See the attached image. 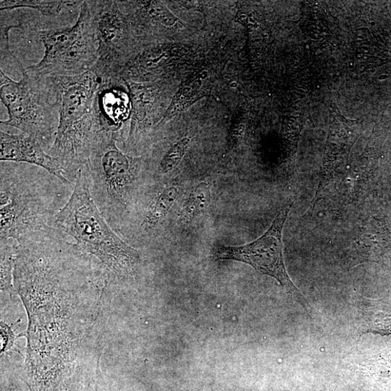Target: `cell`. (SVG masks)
<instances>
[{
  "mask_svg": "<svg viewBox=\"0 0 391 391\" xmlns=\"http://www.w3.org/2000/svg\"><path fill=\"white\" fill-rule=\"evenodd\" d=\"M292 206L290 202L281 206L270 227L256 241L241 246H215L213 256L219 260L245 263L263 275L276 279L311 314V305L290 280L284 263L283 230Z\"/></svg>",
  "mask_w": 391,
  "mask_h": 391,
  "instance_id": "obj_6",
  "label": "cell"
},
{
  "mask_svg": "<svg viewBox=\"0 0 391 391\" xmlns=\"http://www.w3.org/2000/svg\"><path fill=\"white\" fill-rule=\"evenodd\" d=\"M97 43L98 60L92 67L108 77H121L131 58V21L114 0L87 1Z\"/></svg>",
  "mask_w": 391,
  "mask_h": 391,
  "instance_id": "obj_7",
  "label": "cell"
},
{
  "mask_svg": "<svg viewBox=\"0 0 391 391\" xmlns=\"http://www.w3.org/2000/svg\"><path fill=\"white\" fill-rule=\"evenodd\" d=\"M84 1H57V0H4L0 2V10L13 11L31 9L40 13L49 22L50 28H59L60 22L66 17L80 13ZM62 22V21H61Z\"/></svg>",
  "mask_w": 391,
  "mask_h": 391,
  "instance_id": "obj_9",
  "label": "cell"
},
{
  "mask_svg": "<svg viewBox=\"0 0 391 391\" xmlns=\"http://www.w3.org/2000/svg\"><path fill=\"white\" fill-rule=\"evenodd\" d=\"M107 136L93 148L88 162L91 192L98 208L116 231L125 219L144 179V156H133Z\"/></svg>",
  "mask_w": 391,
  "mask_h": 391,
  "instance_id": "obj_3",
  "label": "cell"
},
{
  "mask_svg": "<svg viewBox=\"0 0 391 391\" xmlns=\"http://www.w3.org/2000/svg\"><path fill=\"white\" fill-rule=\"evenodd\" d=\"M55 223L102 264L107 281L130 282L140 275L142 253L112 229L97 207L91 192L88 164L78 172L71 197L56 215Z\"/></svg>",
  "mask_w": 391,
  "mask_h": 391,
  "instance_id": "obj_2",
  "label": "cell"
},
{
  "mask_svg": "<svg viewBox=\"0 0 391 391\" xmlns=\"http://www.w3.org/2000/svg\"><path fill=\"white\" fill-rule=\"evenodd\" d=\"M190 138L185 136L173 144L161 156L156 166L158 174L165 175L174 170L182 161L190 144Z\"/></svg>",
  "mask_w": 391,
  "mask_h": 391,
  "instance_id": "obj_13",
  "label": "cell"
},
{
  "mask_svg": "<svg viewBox=\"0 0 391 391\" xmlns=\"http://www.w3.org/2000/svg\"><path fill=\"white\" fill-rule=\"evenodd\" d=\"M74 186L42 168L2 162L0 241L21 243L57 227L56 215L71 198Z\"/></svg>",
  "mask_w": 391,
  "mask_h": 391,
  "instance_id": "obj_1",
  "label": "cell"
},
{
  "mask_svg": "<svg viewBox=\"0 0 391 391\" xmlns=\"http://www.w3.org/2000/svg\"><path fill=\"white\" fill-rule=\"evenodd\" d=\"M358 309L361 335H391V301L362 298Z\"/></svg>",
  "mask_w": 391,
  "mask_h": 391,
  "instance_id": "obj_10",
  "label": "cell"
},
{
  "mask_svg": "<svg viewBox=\"0 0 391 391\" xmlns=\"http://www.w3.org/2000/svg\"><path fill=\"white\" fill-rule=\"evenodd\" d=\"M0 161L25 163L42 168L68 185H73L66 178L60 163L33 137L21 133L13 134L0 131Z\"/></svg>",
  "mask_w": 391,
  "mask_h": 391,
  "instance_id": "obj_8",
  "label": "cell"
},
{
  "mask_svg": "<svg viewBox=\"0 0 391 391\" xmlns=\"http://www.w3.org/2000/svg\"><path fill=\"white\" fill-rule=\"evenodd\" d=\"M2 334H5L6 336H11L13 334L12 331L10 330V328L7 326L6 325V323H2ZM11 338H13L12 337H9V339H6V338H4V344L3 346V351H5L6 349H8L9 348H10V345H12L11 341H10V340L11 339Z\"/></svg>",
  "mask_w": 391,
  "mask_h": 391,
  "instance_id": "obj_14",
  "label": "cell"
},
{
  "mask_svg": "<svg viewBox=\"0 0 391 391\" xmlns=\"http://www.w3.org/2000/svg\"><path fill=\"white\" fill-rule=\"evenodd\" d=\"M15 82L0 69V99L8 110V119L1 126L15 128L27 134L48 152L59 125V104L49 78L28 73Z\"/></svg>",
  "mask_w": 391,
  "mask_h": 391,
  "instance_id": "obj_4",
  "label": "cell"
},
{
  "mask_svg": "<svg viewBox=\"0 0 391 391\" xmlns=\"http://www.w3.org/2000/svg\"><path fill=\"white\" fill-rule=\"evenodd\" d=\"M30 32L34 34L45 49L40 61L25 68L31 75H81L91 70L98 60V46L87 1H84L78 20L72 26Z\"/></svg>",
  "mask_w": 391,
  "mask_h": 391,
  "instance_id": "obj_5",
  "label": "cell"
},
{
  "mask_svg": "<svg viewBox=\"0 0 391 391\" xmlns=\"http://www.w3.org/2000/svg\"><path fill=\"white\" fill-rule=\"evenodd\" d=\"M1 246V289L11 293L18 243L13 239L0 241Z\"/></svg>",
  "mask_w": 391,
  "mask_h": 391,
  "instance_id": "obj_12",
  "label": "cell"
},
{
  "mask_svg": "<svg viewBox=\"0 0 391 391\" xmlns=\"http://www.w3.org/2000/svg\"><path fill=\"white\" fill-rule=\"evenodd\" d=\"M211 202V189L206 182L199 184L191 191L181 211V220L190 223L208 209Z\"/></svg>",
  "mask_w": 391,
  "mask_h": 391,
  "instance_id": "obj_11",
  "label": "cell"
}]
</instances>
